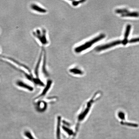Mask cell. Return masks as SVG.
I'll return each instance as SVG.
<instances>
[{"mask_svg":"<svg viewBox=\"0 0 139 139\" xmlns=\"http://www.w3.org/2000/svg\"><path fill=\"white\" fill-rule=\"evenodd\" d=\"M139 42V37L134 38L130 39L128 41L129 43H135V42Z\"/></svg>","mask_w":139,"mask_h":139,"instance_id":"obj_18","label":"cell"},{"mask_svg":"<svg viewBox=\"0 0 139 139\" xmlns=\"http://www.w3.org/2000/svg\"><path fill=\"white\" fill-rule=\"evenodd\" d=\"M69 72L75 75H82L83 72L80 69L77 68H71L69 69Z\"/></svg>","mask_w":139,"mask_h":139,"instance_id":"obj_14","label":"cell"},{"mask_svg":"<svg viewBox=\"0 0 139 139\" xmlns=\"http://www.w3.org/2000/svg\"><path fill=\"white\" fill-rule=\"evenodd\" d=\"M105 37V35L104 34H101L99 36H97V37H95L94 39H93L89 41L90 43L92 44V45H93L94 43H96L100 41V40L102 39H104Z\"/></svg>","mask_w":139,"mask_h":139,"instance_id":"obj_13","label":"cell"},{"mask_svg":"<svg viewBox=\"0 0 139 139\" xmlns=\"http://www.w3.org/2000/svg\"><path fill=\"white\" fill-rule=\"evenodd\" d=\"M16 86L29 92H32L34 91V87L28 83L21 80H18L15 82Z\"/></svg>","mask_w":139,"mask_h":139,"instance_id":"obj_6","label":"cell"},{"mask_svg":"<svg viewBox=\"0 0 139 139\" xmlns=\"http://www.w3.org/2000/svg\"><path fill=\"white\" fill-rule=\"evenodd\" d=\"M57 97H56V96H54L48 97V98H46L45 100L48 103H54L57 100Z\"/></svg>","mask_w":139,"mask_h":139,"instance_id":"obj_15","label":"cell"},{"mask_svg":"<svg viewBox=\"0 0 139 139\" xmlns=\"http://www.w3.org/2000/svg\"><path fill=\"white\" fill-rule=\"evenodd\" d=\"M33 34L42 46H46L48 44L49 41L47 36L46 31L45 29H37L33 32Z\"/></svg>","mask_w":139,"mask_h":139,"instance_id":"obj_2","label":"cell"},{"mask_svg":"<svg viewBox=\"0 0 139 139\" xmlns=\"http://www.w3.org/2000/svg\"><path fill=\"white\" fill-rule=\"evenodd\" d=\"M128 12V10L126 9H118L115 10V12L117 13L122 14Z\"/></svg>","mask_w":139,"mask_h":139,"instance_id":"obj_16","label":"cell"},{"mask_svg":"<svg viewBox=\"0 0 139 139\" xmlns=\"http://www.w3.org/2000/svg\"><path fill=\"white\" fill-rule=\"evenodd\" d=\"M92 45V44L90 43V42H86L83 45L75 48L74 51L76 53H79L91 47Z\"/></svg>","mask_w":139,"mask_h":139,"instance_id":"obj_10","label":"cell"},{"mask_svg":"<svg viewBox=\"0 0 139 139\" xmlns=\"http://www.w3.org/2000/svg\"><path fill=\"white\" fill-rule=\"evenodd\" d=\"M23 135L27 139H37L32 132L28 129H26L23 132Z\"/></svg>","mask_w":139,"mask_h":139,"instance_id":"obj_11","label":"cell"},{"mask_svg":"<svg viewBox=\"0 0 139 139\" xmlns=\"http://www.w3.org/2000/svg\"><path fill=\"white\" fill-rule=\"evenodd\" d=\"M122 17H139V13L137 12H127L121 15Z\"/></svg>","mask_w":139,"mask_h":139,"instance_id":"obj_12","label":"cell"},{"mask_svg":"<svg viewBox=\"0 0 139 139\" xmlns=\"http://www.w3.org/2000/svg\"><path fill=\"white\" fill-rule=\"evenodd\" d=\"M85 1V0H82L78 1H72V4L74 6H76L77 5L81 3H83Z\"/></svg>","mask_w":139,"mask_h":139,"instance_id":"obj_17","label":"cell"},{"mask_svg":"<svg viewBox=\"0 0 139 139\" xmlns=\"http://www.w3.org/2000/svg\"><path fill=\"white\" fill-rule=\"evenodd\" d=\"M30 8L32 10L39 13L45 14L47 12V10L46 9L35 3L31 4Z\"/></svg>","mask_w":139,"mask_h":139,"instance_id":"obj_8","label":"cell"},{"mask_svg":"<svg viewBox=\"0 0 139 139\" xmlns=\"http://www.w3.org/2000/svg\"><path fill=\"white\" fill-rule=\"evenodd\" d=\"M131 29V25L128 24L127 25L126 27L125 31L124 34V39L122 41V43L124 45H126L128 42L129 41L128 40V38L130 34V30Z\"/></svg>","mask_w":139,"mask_h":139,"instance_id":"obj_9","label":"cell"},{"mask_svg":"<svg viewBox=\"0 0 139 139\" xmlns=\"http://www.w3.org/2000/svg\"><path fill=\"white\" fill-rule=\"evenodd\" d=\"M62 119L60 115L57 116L56 118L55 137L56 139H62L61 131L62 130Z\"/></svg>","mask_w":139,"mask_h":139,"instance_id":"obj_5","label":"cell"},{"mask_svg":"<svg viewBox=\"0 0 139 139\" xmlns=\"http://www.w3.org/2000/svg\"><path fill=\"white\" fill-rule=\"evenodd\" d=\"M122 43V41L119 40L115 41L112 42H110L107 44L102 45L100 46H98L96 48L95 50L97 51H100L106 50L107 49L112 47L115 46L120 45Z\"/></svg>","mask_w":139,"mask_h":139,"instance_id":"obj_7","label":"cell"},{"mask_svg":"<svg viewBox=\"0 0 139 139\" xmlns=\"http://www.w3.org/2000/svg\"><path fill=\"white\" fill-rule=\"evenodd\" d=\"M48 103L45 100H39L34 101V106L35 109L38 112L43 113L47 109Z\"/></svg>","mask_w":139,"mask_h":139,"instance_id":"obj_4","label":"cell"},{"mask_svg":"<svg viewBox=\"0 0 139 139\" xmlns=\"http://www.w3.org/2000/svg\"><path fill=\"white\" fill-rule=\"evenodd\" d=\"M53 84V81L52 80L49 79L46 81V83L45 84V86L43 87V89L37 96L35 97L34 99V101H35L43 99L44 98L47 94Z\"/></svg>","mask_w":139,"mask_h":139,"instance_id":"obj_3","label":"cell"},{"mask_svg":"<svg viewBox=\"0 0 139 139\" xmlns=\"http://www.w3.org/2000/svg\"><path fill=\"white\" fill-rule=\"evenodd\" d=\"M101 96V92H97L83 104L76 116V132L78 130L81 123L84 121L87 117L95 103L99 99Z\"/></svg>","mask_w":139,"mask_h":139,"instance_id":"obj_1","label":"cell"}]
</instances>
